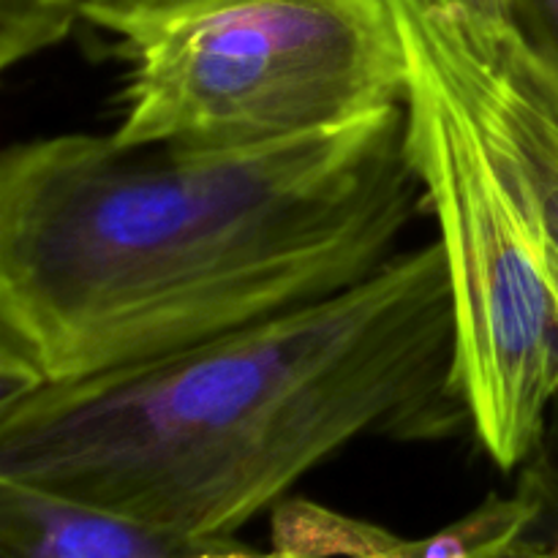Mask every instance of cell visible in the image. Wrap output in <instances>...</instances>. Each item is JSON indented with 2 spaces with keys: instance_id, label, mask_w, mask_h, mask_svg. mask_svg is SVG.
Masks as SVG:
<instances>
[{
  "instance_id": "3957f363",
  "label": "cell",
  "mask_w": 558,
  "mask_h": 558,
  "mask_svg": "<svg viewBox=\"0 0 558 558\" xmlns=\"http://www.w3.org/2000/svg\"><path fill=\"white\" fill-rule=\"evenodd\" d=\"M109 33L120 145L256 147L407 101L390 0H183Z\"/></svg>"
},
{
  "instance_id": "ba28073f",
  "label": "cell",
  "mask_w": 558,
  "mask_h": 558,
  "mask_svg": "<svg viewBox=\"0 0 558 558\" xmlns=\"http://www.w3.org/2000/svg\"><path fill=\"white\" fill-rule=\"evenodd\" d=\"M183 0H0V69L11 71L58 47L80 22L109 33Z\"/></svg>"
},
{
  "instance_id": "8992f818",
  "label": "cell",
  "mask_w": 558,
  "mask_h": 558,
  "mask_svg": "<svg viewBox=\"0 0 558 558\" xmlns=\"http://www.w3.org/2000/svg\"><path fill=\"white\" fill-rule=\"evenodd\" d=\"M543 501L526 494L483 510L428 539H401L385 529L308 501L276 507L272 548L319 558H558V537H534Z\"/></svg>"
},
{
  "instance_id": "8fae6325",
  "label": "cell",
  "mask_w": 558,
  "mask_h": 558,
  "mask_svg": "<svg viewBox=\"0 0 558 558\" xmlns=\"http://www.w3.org/2000/svg\"><path fill=\"white\" fill-rule=\"evenodd\" d=\"M185 558H319V556L292 554V550H281V548H272L270 554H243V550L238 548H229V550H213V554H196Z\"/></svg>"
},
{
  "instance_id": "30bf717a",
  "label": "cell",
  "mask_w": 558,
  "mask_h": 558,
  "mask_svg": "<svg viewBox=\"0 0 558 558\" xmlns=\"http://www.w3.org/2000/svg\"><path fill=\"white\" fill-rule=\"evenodd\" d=\"M428 3L472 27L518 25L515 0H428Z\"/></svg>"
},
{
  "instance_id": "7c38bea8",
  "label": "cell",
  "mask_w": 558,
  "mask_h": 558,
  "mask_svg": "<svg viewBox=\"0 0 558 558\" xmlns=\"http://www.w3.org/2000/svg\"><path fill=\"white\" fill-rule=\"evenodd\" d=\"M539 245H543L545 276H548V283H550V289H554V298H556V305H558V251L550 248V245L543 243V240H539Z\"/></svg>"
},
{
  "instance_id": "5b68a950",
  "label": "cell",
  "mask_w": 558,
  "mask_h": 558,
  "mask_svg": "<svg viewBox=\"0 0 558 558\" xmlns=\"http://www.w3.org/2000/svg\"><path fill=\"white\" fill-rule=\"evenodd\" d=\"M420 16L529 223L558 251V71L518 25H463L428 0Z\"/></svg>"
},
{
  "instance_id": "7a4b0ae2",
  "label": "cell",
  "mask_w": 558,
  "mask_h": 558,
  "mask_svg": "<svg viewBox=\"0 0 558 558\" xmlns=\"http://www.w3.org/2000/svg\"><path fill=\"white\" fill-rule=\"evenodd\" d=\"M469 417L436 240L365 281L161 360L0 398V480L199 550L371 436Z\"/></svg>"
},
{
  "instance_id": "6da1fadb",
  "label": "cell",
  "mask_w": 558,
  "mask_h": 558,
  "mask_svg": "<svg viewBox=\"0 0 558 558\" xmlns=\"http://www.w3.org/2000/svg\"><path fill=\"white\" fill-rule=\"evenodd\" d=\"M403 107L234 150L52 134L0 156V398L319 303L425 213Z\"/></svg>"
},
{
  "instance_id": "9c48e42d",
  "label": "cell",
  "mask_w": 558,
  "mask_h": 558,
  "mask_svg": "<svg viewBox=\"0 0 558 558\" xmlns=\"http://www.w3.org/2000/svg\"><path fill=\"white\" fill-rule=\"evenodd\" d=\"M515 20L523 36L558 71V0H515Z\"/></svg>"
},
{
  "instance_id": "52a82bcc",
  "label": "cell",
  "mask_w": 558,
  "mask_h": 558,
  "mask_svg": "<svg viewBox=\"0 0 558 558\" xmlns=\"http://www.w3.org/2000/svg\"><path fill=\"white\" fill-rule=\"evenodd\" d=\"M3 558H185L199 550L183 539L114 512L0 480Z\"/></svg>"
},
{
  "instance_id": "277c9868",
  "label": "cell",
  "mask_w": 558,
  "mask_h": 558,
  "mask_svg": "<svg viewBox=\"0 0 558 558\" xmlns=\"http://www.w3.org/2000/svg\"><path fill=\"white\" fill-rule=\"evenodd\" d=\"M390 9L409 60L403 142L450 281L456 385L483 450L512 472L537 452L558 401V305L543 245L430 41L420 0Z\"/></svg>"
}]
</instances>
